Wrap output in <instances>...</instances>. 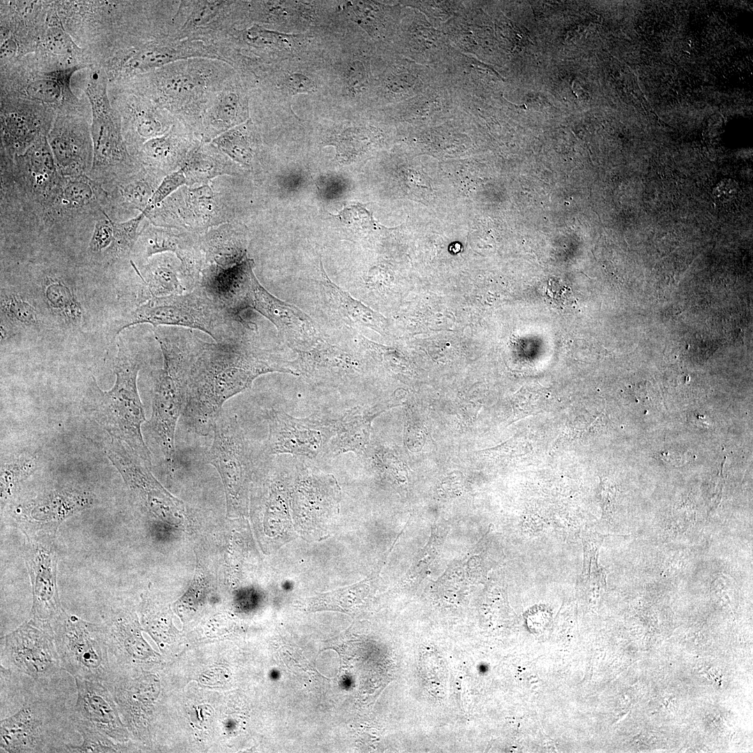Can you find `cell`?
Returning a JSON list of instances; mask_svg holds the SVG:
<instances>
[{
	"label": "cell",
	"instance_id": "1",
	"mask_svg": "<svg viewBox=\"0 0 753 753\" xmlns=\"http://www.w3.org/2000/svg\"><path fill=\"white\" fill-rule=\"evenodd\" d=\"M173 335L185 365V397L182 417L194 432L213 431L223 404L250 388L261 374H293L290 364L252 346L245 335L230 343L209 342L185 328L174 326Z\"/></svg>",
	"mask_w": 753,
	"mask_h": 753
},
{
	"label": "cell",
	"instance_id": "2",
	"mask_svg": "<svg viewBox=\"0 0 753 753\" xmlns=\"http://www.w3.org/2000/svg\"><path fill=\"white\" fill-rule=\"evenodd\" d=\"M22 701L18 710L0 721V752H66L77 731L71 707L59 697L54 683L17 681Z\"/></svg>",
	"mask_w": 753,
	"mask_h": 753
},
{
	"label": "cell",
	"instance_id": "3",
	"mask_svg": "<svg viewBox=\"0 0 753 753\" xmlns=\"http://www.w3.org/2000/svg\"><path fill=\"white\" fill-rule=\"evenodd\" d=\"M236 73L223 61L192 58L150 72L144 86L154 103L200 139L202 118L208 102Z\"/></svg>",
	"mask_w": 753,
	"mask_h": 753
},
{
	"label": "cell",
	"instance_id": "4",
	"mask_svg": "<svg viewBox=\"0 0 753 753\" xmlns=\"http://www.w3.org/2000/svg\"><path fill=\"white\" fill-rule=\"evenodd\" d=\"M254 262L246 256L220 273L207 290L236 313L253 309L267 318L284 340L298 353L310 351L321 342L312 320L303 312L271 294L259 282Z\"/></svg>",
	"mask_w": 753,
	"mask_h": 753
},
{
	"label": "cell",
	"instance_id": "5",
	"mask_svg": "<svg viewBox=\"0 0 753 753\" xmlns=\"http://www.w3.org/2000/svg\"><path fill=\"white\" fill-rule=\"evenodd\" d=\"M139 324H149L154 328L166 326L196 329L218 343L235 342L246 331L240 314L200 285L181 294L144 300L129 313L116 334Z\"/></svg>",
	"mask_w": 753,
	"mask_h": 753
},
{
	"label": "cell",
	"instance_id": "6",
	"mask_svg": "<svg viewBox=\"0 0 753 753\" xmlns=\"http://www.w3.org/2000/svg\"><path fill=\"white\" fill-rule=\"evenodd\" d=\"M117 347L114 362V384L109 390L103 391L93 376L89 390V410L111 438L122 441L151 464V452L142 433V425L146 421V416L137 382L141 359L121 338Z\"/></svg>",
	"mask_w": 753,
	"mask_h": 753
},
{
	"label": "cell",
	"instance_id": "7",
	"mask_svg": "<svg viewBox=\"0 0 753 753\" xmlns=\"http://www.w3.org/2000/svg\"><path fill=\"white\" fill-rule=\"evenodd\" d=\"M321 51L252 66L242 76L250 86L252 106L294 115L291 102L298 95H316L326 100L327 76Z\"/></svg>",
	"mask_w": 753,
	"mask_h": 753
},
{
	"label": "cell",
	"instance_id": "8",
	"mask_svg": "<svg viewBox=\"0 0 753 753\" xmlns=\"http://www.w3.org/2000/svg\"><path fill=\"white\" fill-rule=\"evenodd\" d=\"M328 33H287L253 24L232 29L211 46L220 60L237 69L246 64L273 63L316 52Z\"/></svg>",
	"mask_w": 753,
	"mask_h": 753
},
{
	"label": "cell",
	"instance_id": "9",
	"mask_svg": "<svg viewBox=\"0 0 753 753\" xmlns=\"http://www.w3.org/2000/svg\"><path fill=\"white\" fill-rule=\"evenodd\" d=\"M86 91L92 111L93 162L89 176L106 189L137 170L123 137L121 116L109 104L103 77H92Z\"/></svg>",
	"mask_w": 753,
	"mask_h": 753
},
{
	"label": "cell",
	"instance_id": "10",
	"mask_svg": "<svg viewBox=\"0 0 753 753\" xmlns=\"http://www.w3.org/2000/svg\"><path fill=\"white\" fill-rule=\"evenodd\" d=\"M50 623L63 671L74 678L107 683L114 670L102 625L86 622L63 610Z\"/></svg>",
	"mask_w": 753,
	"mask_h": 753
},
{
	"label": "cell",
	"instance_id": "11",
	"mask_svg": "<svg viewBox=\"0 0 753 753\" xmlns=\"http://www.w3.org/2000/svg\"><path fill=\"white\" fill-rule=\"evenodd\" d=\"M155 340L163 362L154 382L152 411L148 423L165 464L172 470L176 461V427L185 403V367L182 355L172 340L164 335L157 336Z\"/></svg>",
	"mask_w": 753,
	"mask_h": 753
},
{
	"label": "cell",
	"instance_id": "12",
	"mask_svg": "<svg viewBox=\"0 0 753 753\" xmlns=\"http://www.w3.org/2000/svg\"><path fill=\"white\" fill-rule=\"evenodd\" d=\"M1 668L38 683H57L62 669L50 621L32 618L1 637Z\"/></svg>",
	"mask_w": 753,
	"mask_h": 753
},
{
	"label": "cell",
	"instance_id": "13",
	"mask_svg": "<svg viewBox=\"0 0 753 753\" xmlns=\"http://www.w3.org/2000/svg\"><path fill=\"white\" fill-rule=\"evenodd\" d=\"M335 1H243L241 27L258 24L287 33L323 32L335 25Z\"/></svg>",
	"mask_w": 753,
	"mask_h": 753
},
{
	"label": "cell",
	"instance_id": "14",
	"mask_svg": "<svg viewBox=\"0 0 753 753\" xmlns=\"http://www.w3.org/2000/svg\"><path fill=\"white\" fill-rule=\"evenodd\" d=\"M206 461L219 472L230 506L240 507L254 462L236 415L221 413L213 429Z\"/></svg>",
	"mask_w": 753,
	"mask_h": 753
},
{
	"label": "cell",
	"instance_id": "15",
	"mask_svg": "<svg viewBox=\"0 0 753 753\" xmlns=\"http://www.w3.org/2000/svg\"><path fill=\"white\" fill-rule=\"evenodd\" d=\"M335 420L310 416L294 417L283 410L268 412V436L264 453L314 459L326 450L335 434Z\"/></svg>",
	"mask_w": 753,
	"mask_h": 753
},
{
	"label": "cell",
	"instance_id": "16",
	"mask_svg": "<svg viewBox=\"0 0 753 753\" xmlns=\"http://www.w3.org/2000/svg\"><path fill=\"white\" fill-rule=\"evenodd\" d=\"M243 1H180L172 20L169 38L174 40L212 43L243 20Z\"/></svg>",
	"mask_w": 753,
	"mask_h": 753
},
{
	"label": "cell",
	"instance_id": "17",
	"mask_svg": "<svg viewBox=\"0 0 753 753\" xmlns=\"http://www.w3.org/2000/svg\"><path fill=\"white\" fill-rule=\"evenodd\" d=\"M250 89L237 72L217 91L202 118L200 139L211 142L250 119Z\"/></svg>",
	"mask_w": 753,
	"mask_h": 753
},
{
	"label": "cell",
	"instance_id": "18",
	"mask_svg": "<svg viewBox=\"0 0 753 753\" xmlns=\"http://www.w3.org/2000/svg\"><path fill=\"white\" fill-rule=\"evenodd\" d=\"M74 679L77 697L70 710L73 722L93 727L112 739L122 741L125 731L109 689L100 682Z\"/></svg>",
	"mask_w": 753,
	"mask_h": 753
},
{
	"label": "cell",
	"instance_id": "19",
	"mask_svg": "<svg viewBox=\"0 0 753 753\" xmlns=\"http://www.w3.org/2000/svg\"><path fill=\"white\" fill-rule=\"evenodd\" d=\"M192 58L219 59L215 50L203 42L178 40L167 37L129 52L122 61L121 69L125 75H135Z\"/></svg>",
	"mask_w": 753,
	"mask_h": 753
},
{
	"label": "cell",
	"instance_id": "20",
	"mask_svg": "<svg viewBox=\"0 0 753 753\" xmlns=\"http://www.w3.org/2000/svg\"><path fill=\"white\" fill-rule=\"evenodd\" d=\"M296 464L293 505L296 514L306 517H324L338 508L340 491L332 474Z\"/></svg>",
	"mask_w": 753,
	"mask_h": 753
},
{
	"label": "cell",
	"instance_id": "21",
	"mask_svg": "<svg viewBox=\"0 0 753 753\" xmlns=\"http://www.w3.org/2000/svg\"><path fill=\"white\" fill-rule=\"evenodd\" d=\"M47 140L61 175L89 176L93 162V146L82 130L69 123H58Z\"/></svg>",
	"mask_w": 753,
	"mask_h": 753
},
{
	"label": "cell",
	"instance_id": "22",
	"mask_svg": "<svg viewBox=\"0 0 753 753\" xmlns=\"http://www.w3.org/2000/svg\"><path fill=\"white\" fill-rule=\"evenodd\" d=\"M200 139L187 126L176 121L165 134L148 140L139 154L143 164L151 168L170 167L184 161Z\"/></svg>",
	"mask_w": 753,
	"mask_h": 753
},
{
	"label": "cell",
	"instance_id": "23",
	"mask_svg": "<svg viewBox=\"0 0 753 753\" xmlns=\"http://www.w3.org/2000/svg\"><path fill=\"white\" fill-rule=\"evenodd\" d=\"M321 289L330 307L341 317L381 334L387 332L388 322L386 318L353 298L333 283L325 273L321 263Z\"/></svg>",
	"mask_w": 753,
	"mask_h": 753
},
{
	"label": "cell",
	"instance_id": "24",
	"mask_svg": "<svg viewBox=\"0 0 753 753\" xmlns=\"http://www.w3.org/2000/svg\"><path fill=\"white\" fill-rule=\"evenodd\" d=\"M38 549L35 556L32 618L51 622L62 611L54 583L53 555Z\"/></svg>",
	"mask_w": 753,
	"mask_h": 753
},
{
	"label": "cell",
	"instance_id": "25",
	"mask_svg": "<svg viewBox=\"0 0 753 753\" xmlns=\"http://www.w3.org/2000/svg\"><path fill=\"white\" fill-rule=\"evenodd\" d=\"M93 497L88 492L76 489L54 491L34 502L30 516L41 524L59 523L66 517L90 507Z\"/></svg>",
	"mask_w": 753,
	"mask_h": 753
},
{
	"label": "cell",
	"instance_id": "26",
	"mask_svg": "<svg viewBox=\"0 0 753 753\" xmlns=\"http://www.w3.org/2000/svg\"><path fill=\"white\" fill-rule=\"evenodd\" d=\"M374 413L353 408L335 420V434L327 450L333 456L348 452H360L367 443Z\"/></svg>",
	"mask_w": 753,
	"mask_h": 753
},
{
	"label": "cell",
	"instance_id": "27",
	"mask_svg": "<svg viewBox=\"0 0 753 753\" xmlns=\"http://www.w3.org/2000/svg\"><path fill=\"white\" fill-rule=\"evenodd\" d=\"M135 268L143 282L144 301L151 297L181 294L194 289L182 268L178 270L165 260L153 261L142 273Z\"/></svg>",
	"mask_w": 753,
	"mask_h": 753
},
{
	"label": "cell",
	"instance_id": "28",
	"mask_svg": "<svg viewBox=\"0 0 753 753\" xmlns=\"http://www.w3.org/2000/svg\"><path fill=\"white\" fill-rule=\"evenodd\" d=\"M128 109L132 137L136 142L142 144L167 132L176 121L170 113L153 102L130 101Z\"/></svg>",
	"mask_w": 753,
	"mask_h": 753
},
{
	"label": "cell",
	"instance_id": "29",
	"mask_svg": "<svg viewBox=\"0 0 753 753\" xmlns=\"http://www.w3.org/2000/svg\"><path fill=\"white\" fill-rule=\"evenodd\" d=\"M228 158L211 142L200 140L188 153L181 168L188 183L206 181L227 173Z\"/></svg>",
	"mask_w": 753,
	"mask_h": 753
},
{
	"label": "cell",
	"instance_id": "30",
	"mask_svg": "<svg viewBox=\"0 0 753 753\" xmlns=\"http://www.w3.org/2000/svg\"><path fill=\"white\" fill-rule=\"evenodd\" d=\"M155 189L146 174L135 172L105 189L109 196L106 213L110 215L114 209L119 208L139 210L141 213Z\"/></svg>",
	"mask_w": 753,
	"mask_h": 753
},
{
	"label": "cell",
	"instance_id": "31",
	"mask_svg": "<svg viewBox=\"0 0 753 753\" xmlns=\"http://www.w3.org/2000/svg\"><path fill=\"white\" fill-rule=\"evenodd\" d=\"M102 626L105 634L111 665L114 658L116 660L121 655L136 660H144L151 655L137 634L129 630L120 617L108 611L104 616Z\"/></svg>",
	"mask_w": 753,
	"mask_h": 753
},
{
	"label": "cell",
	"instance_id": "32",
	"mask_svg": "<svg viewBox=\"0 0 753 753\" xmlns=\"http://www.w3.org/2000/svg\"><path fill=\"white\" fill-rule=\"evenodd\" d=\"M227 158L244 165L254 158L257 146V134L252 119L221 134L211 142Z\"/></svg>",
	"mask_w": 753,
	"mask_h": 753
},
{
	"label": "cell",
	"instance_id": "33",
	"mask_svg": "<svg viewBox=\"0 0 753 753\" xmlns=\"http://www.w3.org/2000/svg\"><path fill=\"white\" fill-rule=\"evenodd\" d=\"M44 288L47 303L53 310L71 324L81 322V305L68 285L58 279L47 277Z\"/></svg>",
	"mask_w": 753,
	"mask_h": 753
},
{
	"label": "cell",
	"instance_id": "34",
	"mask_svg": "<svg viewBox=\"0 0 753 753\" xmlns=\"http://www.w3.org/2000/svg\"><path fill=\"white\" fill-rule=\"evenodd\" d=\"M183 204L178 212L192 224V222L205 225L211 222L216 214L217 206L213 192L208 185L188 189L183 196Z\"/></svg>",
	"mask_w": 753,
	"mask_h": 753
},
{
	"label": "cell",
	"instance_id": "35",
	"mask_svg": "<svg viewBox=\"0 0 753 753\" xmlns=\"http://www.w3.org/2000/svg\"><path fill=\"white\" fill-rule=\"evenodd\" d=\"M38 458L24 453L4 462L1 466V503H5L14 493L17 487L36 469Z\"/></svg>",
	"mask_w": 753,
	"mask_h": 753
},
{
	"label": "cell",
	"instance_id": "36",
	"mask_svg": "<svg viewBox=\"0 0 753 753\" xmlns=\"http://www.w3.org/2000/svg\"><path fill=\"white\" fill-rule=\"evenodd\" d=\"M76 68L64 70H57L47 73L41 78L30 82L26 88V94L40 102L53 103L59 101L64 91L70 90L69 82Z\"/></svg>",
	"mask_w": 753,
	"mask_h": 753
},
{
	"label": "cell",
	"instance_id": "37",
	"mask_svg": "<svg viewBox=\"0 0 753 753\" xmlns=\"http://www.w3.org/2000/svg\"><path fill=\"white\" fill-rule=\"evenodd\" d=\"M146 216V213L142 211L135 217L121 222L110 218L113 227V241L105 254L108 261H115L130 253L139 236L137 233L138 227Z\"/></svg>",
	"mask_w": 753,
	"mask_h": 753
},
{
	"label": "cell",
	"instance_id": "38",
	"mask_svg": "<svg viewBox=\"0 0 753 753\" xmlns=\"http://www.w3.org/2000/svg\"><path fill=\"white\" fill-rule=\"evenodd\" d=\"M73 724L82 739L79 743L68 745L66 752L99 753L122 751L121 745L118 741L94 727L78 722H74Z\"/></svg>",
	"mask_w": 753,
	"mask_h": 753
},
{
	"label": "cell",
	"instance_id": "39",
	"mask_svg": "<svg viewBox=\"0 0 753 753\" xmlns=\"http://www.w3.org/2000/svg\"><path fill=\"white\" fill-rule=\"evenodd\" d=\"M1 317L10 323L22 326H33L38 323L36 309L15 293L1 292Z\"/></svg>",
	"mask_w": 753,
	"mask_h": 753
},
{
	"label": "cell",
	"instance_id": "40",
	"mask_svg": "<svg viewBox=\"0 0 753 753\" xmlns=\"http://www.w3.org/2000/svg\"><path fill=\"white\" fill-rule=\"evenodd\" d=\"M113 241V227L110 217L103 211L101 216L96 222L89 242L88 250L91 254H105Z\"/></svg>",
	"mask_w": 753,
	"mask_h": 753
},
{
	"label": "cell",
	"instance_id": "41",
	"mask_svg": "<svg viewBox=\"0 0 753 753\" xmlns=\"http://www.w3.org/2000/svg\"><path fill=\"white\" fill-rule=\"evenodd\" d=\"M185 184H188V182L181 167L177 172H172L165 176L160 182L159 186L154 191L148 205L143 211L146 216L155 207L158 206L169 195H170L171 193Z\"/></svg>",
	"mask_w": 753,
	"mask_h": 753
},
{
	"label": "cell",
	"instance_id": "42",
	"mask_svg": "<svg viewBox=\"0 0 753 753\" xmlns=\"http://www.w3.org/2000/svg\"><path fill=\"white\" fill-rule=\"evenodd\" d=\"M45 41L48 49L56 54H70L77 49L71 38L59 26L48 29Z\"/></svg>",
	"mask_w": 753,
	"mask_h": 753
},
{
	"label": "cell",
	"instance_id": "43",
	"mask_svg": "<svg viewBox=\"0 0 753 753\" xmlns=\"http://www.w3.org/2000/svg\"><path fill=\"white\" fill-rule=\"evenodd\" d=\"M695 512L690 505L676 508L669 519L668 528L676 534L683 533L694 525Z\"/></svg>",
	"mask_w": 753,
	"mask_h": 753
},
{
	"label": "cell",
	"instance_id": "44",
	"mask_svg": "<svg viewBox=\"0 0 753 753\" xmlns=\"http://www.w3.org/2000/svg\"><path fill=\"white\" fill-rule=\"evenodd\" d=\"M538 395L533 396L526 393L517 395L514 404L515 412L517 418H524L530 415L537 414L542 411V402Z\"/></svg>",
	"mask_w": 753,
	"mask_h": 753
},
{
	"label": "cell",
	"instance_id": "45",
	"mask_svg": "<svg viewBox=\"0 0 753 753\" xmlns=\"http://www.w3.org/2000/svg\"><path fill=\"white\" fill-rule=\"evenodd\" d=\"M598 495L603 515L609 517L612 512L616 501V489L607 480H601Z\"/></svg>",
	"mask_w": 753,
	"mask_h": 753
},
{
	"label": "cell",
	"instance_id": "46",
	"mask_svg": "<svg viewBox=\"0 0 753 753\" xmlns=\"http://www.w3.org/2000/svg\"><path fill=\"white\" fill-rule=\"evenodd\" d=\"M738 187L731 180L722 181L714 190L715 198L722 203H729L738 195Z\"/></svg>",
	"mask_w": 753,
	"mask_h": 753
},
{
	"label": "cell",
	"instance_id": "47",
	"mask_svg": "<svg viewBox=\"0 0 753 753\" xmlns=\"http://www.w3.org/2000/svg\"><path fill=\"white\" fill-rule=\"evenodd\" d=\"M17 48V44L13 39L8 38L4 40L1 45V61H7L12 58L16 53Z\"/></svg>",
	"mask_w": 753,
	"mask_h": 753
},
{
	"label": "cell",
	"instance_id": "48",
	"mask_svg": "<svg viewBox=\"0 0 753 753\" xmlns=\"http://www.w3.org/2000/svg\"><path fill=\"white\" fill-rule=\"evenodd\" d=\"M684 556L676 554L669 558L665 565L664 572L667 574H672L677 572L678 570L682 569L684 565Z\"/></svg>",
	"mask_w": 753,
	"mask_h": 753
}]
</instances>
